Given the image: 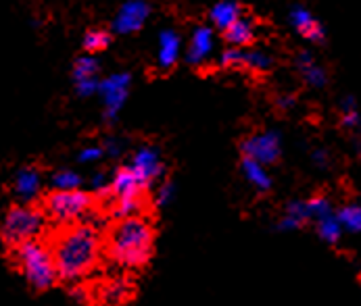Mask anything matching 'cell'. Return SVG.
I'll return each mask as SVG.
<instances>
[{
  "label": "cell",
  "mask_w": 361,
  "mask_h": 306,
  "mask_svg": "<svg viewBox=\"0 0 361 306\" xmlns=\"http://www.w3.org/2000/svg\"><path fill=\"white\" fill-rule=\"evenodd\" d=\"M278 106L284 108V110H286V108H293V106H295V98H293V96H280V98H278Z\"/></svg>",
  "instance_id": "cell-34"
},
{
  "label": "cell",
  "mask_w": 361,
  "mask_h": 306,
  "mask_svg": "<svg viewBox=\"0 0 361 306\" xmlns=\"http://www.w3.org/2000/svg\"><path fill=\"white\" fill-rule=\"evenodd\" d=\"M92 203L94 198L82 190H52L44 198L42 210L51 221L65 227L80 223L92 210Z\"/></svg>",
  "instance_id": "cell-6"
},
{
  "label": "cell",
  "mask_w": 361,
  "mask_h": 306,
  "mask_svg": "<svg viewBox=\"0 0 361 306\" xmlns=\"http://www.w3.org/2000/svg\"><path fill=\"white\" fill-rule=\"evenodd\" d=\"M42 188V175L36 167H23L13 179V194L21 204H32Z\"/></svg>",
  "instance_id": "cell-16"
},
{
  "label": "cell",
  "mask_w": 361,
  "mask_h": 306,
  "mask_svg": "<svg viewBox=\"0 0 361 306\" xmlns=\"http://www.w3.org/2000/svg\"><path fill=\"white\" fill-rule=\"evenodd\" d=\"M103 156L104 148H101V146H86V148L80 151L78 160H80V162H97V160H101Z\"/></svg>",
  "instance_id": "cell-30"
},
{
  "label": "cell",
  "mask_w": 361,
  "mask_h": 306,
  "mask_svg": "<svg viewBox=\"0 0 361 306\" xmlns=\"http://www.w3.org/2000/svg\"><path fill=\"white\" fill-rule=\"evenodd\" d=\"M315 229H317V236H319L326 244H336V242L341 240L343 231H345L343 225H341V221H338V215H336V212H332V215L319 219V221L315 223Z\"/></svg>",
  "instance_id": "cell-23"
},
{
  "label": "cell",
  "mask_w": 361,
  "mask_h": 306,
  "mask_svg": "<svg viewBox=\"0 0 361 306\" xmlns=\"http://www.w3.org/2000/svg\"><path fill=\"white\" fill-rule=\"evenodd\" d=\"M341 125L345 129H357L361 125L360 110H357V102L353 96H347L341 102Z\"/></svg>",
  "instance_id": "cell-26"
},
{
  "label": "cell",
  "mask_w": 361,
  "mask_h": 306,
  "mask_svg": "<svg viewBox=\"0 0 361 306\" xmlns=\"http://www.w3.org/2000/svg\"><path fill=\"white\" fill-rule=\"evenodd\" d=\"M130 167L134 169V173L142 179V184L147 188L163 175V169H165L163 160H161V154H159L155 146H140L132 156Z\"/></svg>",
  "instance_id": "cell-12"
},
{
  "label": "cell",
  "mask_w": 361,
  "mask_h": 306,
  "mask_svg": "<svg viewBox=\"0 0 361 306\" xmlns=\"http://www.w3.org/2000/svg\"><path fill=\"white\" fill-rule=\"evenodd\" d=\"M99 60L92 54L80 56L73 63V82H75V92L84 98L99 94L101 79H99Z\"/></svg>",
  "instance_id": "cell-11"
},
{
  "label": "cell",
  "mask_w": 361,
  "mask_h": 306,
  "mask_svg": "<svg viewBox=\"0 0 361 306\" xmlns=\"http://www.w3.org/2000/svg\"><path fill=\"white\" fill-rule=\"evenodd\" d=\"M69 298L75 306H86L90 302V292L86 288H82V286H73L69 290Z\"/></svg>",
  "instance_id": "cell-31"
},
{
  "label": "cell",
  "mask_w": 361,
  "mask_h": 306,
  "mask_svg": "<svg viewBox=\"0 0 361 306\" xmlns=\"http://www.w3.org/2000/svg\"><path fill=\"white\" fill-rule=\"evenodd\" d=\"M130 84H132L130 73H111L109 77L101 79L99 96L103 101V117L106 123H115L117 115L121 113L130 94Z\"/></svg>",
  "instance_id": "cell-7"
},
{
  "label": "cell",
  "mask_w": 361,
  "mask_h": 306,
  "mask_svg": "<svg viewBox=\"0 0 361 306\" xmlns=\"http://www.w3.org/2000/svg\"><path fill=\"white\" fill-rule=\"evenodd\" d=\"M47 212L34 204H13L2 221V240L6 246L17 248L25 242L38 240L44 229Z\"/></svg>",
  "instance_id": "cell-5"
},
{
  "label": "cell",
  "mask_w": 361,
  "mask_h": 306,
  "mask_svg": "<svg viewBox=\"0 0 361 306\" xmlns=\"http://www.w3.org/2000/svg\"><path fill=\"white\" fill-rule=\"evenodd\" d=\"M155 248V227L145 215L117 219L106 238L104 253L109 260L121 269H142Z\"/></svg>",
  "instance_id": "cell-2"
},
{
  "label": "cell",
  "mask_w": 361,
  "mask_h": 306,
  "mask_svg": "<svg viewBox=\"0 0 361 306\" xmlns=\"http://www.w3.org/2000/svg\"><path fill=\"white\" fill-rule=\"evenodd\" d=\"M307 221H311L310 212H307V200H293L286 204L284 217L280 219L278 227L282 231H293V229L303 227Z\"/></svg>",
  "instance_id": "cell-22"
},
{
  "label": "cell",
  "mask_w": 361,
  "mask_h": 306,
  "mask_svg": "<svg viewBox=\"0 0 361 306\" xmlns=\"http://www.w3.org/2000/svg\"><path fill=\"white\" fill-rule=\"evenodd\" d=\"M182 56V38L176 30L165 27L159 32L157 38V67L171 69Z\"/></svg>",
  "instance_id": "cell-15"
},
{
  "label": "cell",
  "mask_w": 361,
  "mask_h": 306,
  "mask_svg": "<svg viewBox=\"0 0 361 306\" xmlns=\"http://www.w3.org/2000/svg\"><path fill=\"white\" fill-rule=\"evenodd\" d=\"M151 11H153V6L149 0H126L117 8L115 17L111 21V30L119 36L134 34L145 27V23L151 17Z\"/></svg>",
  "instance_id": "cell-9"
},
{
  "label": "cell",
  "mask_w": 361,
  "mask_h": 306,
  "mask_svg": "<svg viewBox=\"0 0 361 306\" xmlns=\"http://www.w3.org/2000/svg\"><path fill=\"white\" fill-rule=\"evenodd\" d=\"M13 260H15L19 273L23 275V279L36 292L51 290L59 281V271H56L51 244H44L40 240L25 242V244L13 248Z\"/></svg>",
  "instance_id": "cell-3"
},
{
  "label": "cell",
  "mask_w": 361,
  "mask_h": 306,
  "mask_svg": "<svg viewBox=\"0 0 361 306\" xmlns=\"http://www.w3.org/2000/svg\"><path fill=\"white\" fill-rule=\"evenodd\" d=\"M360 281H361V279H360Z\"/></svg>",
  "instance_id": "cell-35"
},
{
  "label": "cell",
  "mask_w": 361,
  "mask_h": 306,
  "mask_svg": "<svg viewBox=\"0 0 361 306\" xmlns=\"http://www.w3.org/2000/svg\"><path fill=\"white\" fill-rule=\"evenodd\" d=\"M104 154L106 156H121V153H123V144L119 142V140H115V138H106L104 140Z\"/></svg>",
  "instance_id": "cell-32"
},
{
  "label": "cell",
  "mask_w": 361,
  "mask_h": 306,
  "mask_svg": "<svg viewBox=\"0 0 361 306\" xmlns=\"http://www.w3.org/2000/svg\"><path fill=\"white\" fill-rule=\"evenodd\" d=\"M311 160H313L317 167H326V165H328V153H326L324 148H317V151L311 153Z\"/></svg>",
  "instance_id": "cell-33"
},
{
  "label": "cell",
  "mask_w": 361,
  "mask_h": 306,
  "mask_svg": "<svg viewBox=\"0 0 361 306\" xmlns=\"http://www.w3.org/2000/svg\"><path fill=\"white\" fill-rule=\"evenodd\" d=\"M297 71L301 73V77L305 79V84L311 88H324L326 82H328V75H326V69L313 58L311 52H299L297 54Z\"/></svg>",
  "instance_id": "cell-19"
},
{
  "label": "cell",
  "mask_w": 361,
  "mask_h": 306,
  "mask_svg": "<svg viewBox=\"0 0 361 306\" xmlns=\"http://www.w3.org/2000/svg\"><path fill=\"white\" fill-rule=\"evenodd\" d=\"M173 184L171 181H163L159 188H157V194H155V203L157 206H165V204L171 203V198H173Z\"/></svg>",
  "instance_id": "cell-29"
},
{
  "label": "cell",
  "mask_w": 361,
  "mask_h": 306,
  "mask_svg": "<svg viewBox=\"0 0 361 306\" xmlns=\"http://www.w3.org/2000/svg\"><path fill=\"white\" fill-rule=\"evenodd\" d=\"M109 44H111V34L104 30H88L84 40H82V46H84L86 54L104 51V49H109Z\"/></svg>",
  "instance_id": "cell-25"
},
{
  "label": "cell",
  "mask_w": 361,
  "mask_h": 306,
  "mask_svg": "<svg viewBox=\"0 0 361 306\" xmlns=\"http://www.w3.org/2000/svg\"><path fill=\"white\" fill-rule=\"evenodd\" d=\"M288 23L295 27V32L301 38L310 40L313 44H322L326 40V32H324L322 23L315 21V17L311 15L310 8H305L303 4L290 6V11H288Z\"/></svg>",
  "instance_id": "cell-13"
},
{
  "label": "cell",
  "mask_w": 361,
  "mask_h": 306,
  "mask_svg": "<svg viewBox=\"0 0 361 306\" xmlns=\"http://www.w3.org/2000/svg\"><path fill=\"white\" fill-rule=\"evenodd\" d=\"M215 49V36H213V27L209 25H199L195 27L192 36H190V42H188V49L184 52V58L188 65L192 67H201L205 65L211 56V52Z\"/></svg>",
  "instance_id": "cell-14"
},
{
  "label": "cell",
  "mask_w": 361,
  "mask_h": 306,
  "mask_svg": "<svg viewBox=\"0 0 361 306\" xmlns=\"http://www.w3.org/2000/svg\"><path fill=\"white\" fill-rule=\"evenodd\" d=\"M307 212H310V219L311 221H319V219H324V217H328V215H332L334 210H332V203L326 198V196H313L307 200Z\"/></svg>",
  "instance_id": "cell-28"
},
{
  "label": "cell",
  "mask_w": 361,
  "mask_h": 306,
  "mask_svg": "<svg viewBox=\"0 0 361 306\" xmlns=\"http://www.w3.org/2000/svg\"><path fill=\"white\" fill-rule=\"evenodd\" d=\"M145 192H147V186L134 173V169L130 165L119 167L111 179V188H109V196H106L111 200L113 217L126 219V217L142 215Z\"/></svg>",
  "instance_id": "cell-4"
},
{
  "label": "cell",
  "mask_w": 361,
  "mask_h": 306,
  "mask_svg": "<svg viewBox=\"0 0 361 306\" xmlns=\"http://www.w3.org/2000/svg\"><path fill=\"white\" fill-rule=\"evenodd\" d=\"M240 17H245L240 2L236 0H219L209 8V21L215 30L226 32L228 27H232Z\"/></svg>",
  "instance_id": "cell-18"
},
{
  "label": "cell",
  "mask_w": 361,
  "mask_h": 306,
  "mask_svg": "<svg viewBox=\"0 0 361 306\" xmlns=\"http://www.w3.org/2000/svg\"><path fill=\"white\" fill-rule=\"evenodd\" d=\"M240 171H243L245 179H247V181H249L257 192L265 194V192H269V190H271V177H269V173H267L265 165H261V162L253 160V158L243 156Z\"/></svg>",
  "instance_id": "cell-21"
},
{
  "label": "cell",
  "mask_w": 361,
  "mask_h": 306,
  "mask_svg": "<svg viewBox=\"0 0 361 306\" xmlns=\"http://www.w3.org/2000/svg\"><path fill=\"white\" fill-rule=\"evenodd\" d=\"M240 151L243 156L253 158L261 165H274L282 154V136L276 129L251 134L249 138L243 140Z\"/></svg>",
  "instance_id": "cell-8"
},
{
  "label": "cell",
  "mask_w": 361,
  "mask_h": 306,
  "mask_svg": "<svg viewBox=\"0 0 361 306\" xmlns=\"http://www.w3.org/2000/svg\"><path fill=\"white\" fill-rule=\"evenodd\" d=\"M219 65L228 67V69H249L255 73L269 71L274 65V58L261 49H226L219 56Z\"/></svg>",
  "instance_id": "cell-10"
},
{
  "label": "cell",
  "mask_w": 361,
  "mask_h": 306,
  "mask_svg": "<svg viewBox=\"0 0 361 306\" xmlns=\"http://www.w3.org/2000/svg\"><path fill=\"white\" fill-rule=\"evenodd\" d=\"M134 294V286L128 277H111L94 292L97 300L104 306H119L128 302Z\"/></svg>",
  "instance_id": "cell-17"
},
{
  "label": "cell",
  "mask_w": 361,
  "mask_h": 306,
  "mask_svg": "<svg viewBox=\"0 0 361 306\" xmlns=\"http://www.w3.org/2000/svg\"><path fill=\"white\" fill-rule=\"evenodd\" d=\"M255 34H257L255 19H251V17L245 15V17H240L232 27H228V30L224 32V38H226V42H228L230 46L243 49V46H249V44L253 42Z\"/></svg>",
  "instance_id": "cell-20"
},
{
  "label": "cell",
  "mask_w": 361,
  "mask_h": 306,
  "mask_svg": "<svg viewBox=\"0 0 361 306\" xmlns=\"http://www.w3.org/2000/svg\"><path fill=\"white\" fill-rule=\"evenodd\" d=\"M51 184L52 190H80L82 177H80V173H75L71 169H61V171L52 173Z\"/></svg>",
  "instance_id": "cell-27"
},
{
  "label": "cell",
  "mask_w": 361,
  "mask_h": 306,
  "mask_svg": "<svg viewBox=\"0 0 361 306\" xmlns=\"http://www.w3.org/2000/svg\"><path fill=\"white\" fill-rule=\"evenodd\" d=\"M338 221L345 231L349 234H361V204H345L338 212Z\"/></svg>",
  "instance_id": "cell-24"
},
{
  "label": "cell",
  "mask_w": 361,
  "mask_h": 306,
  "mask_svg": "<svg viewBox=\"0 0 361 306\" xmlns=\"http://www.w3.org/2000/svg\"><path fill=\"white\" fill-rule=\"evenodd\" d=\"M51 250L56 262L59 279L67 283H78L99 267L104 242L97 223L80 221L73 225H65L52 236Z\"/></svg>",
  "instance_id": "cell-1"
}]
</instances>
